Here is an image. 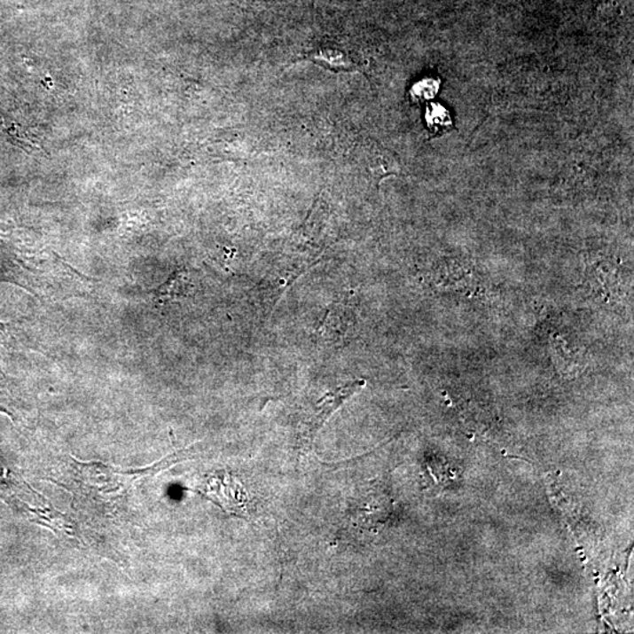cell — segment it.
I'll return each mask as SVG.
<instances>
[{
	"instance_id": "6da1fadb",
	"label": "cell",
	"mask_w": 634,
	"mask_h": 634,
	"mask_svg": "<svg viewBox=\"0 0 634 634\" xmlns=\"http://www.w3.org/2000/svg\"><path fill=\"white\" fill-rule=\"evenodd\" d=\"M364 386L365 380H354V382L339 387L338 389L329 391L317 402L313 412L307 419L302 434H301V441H302L304 448L310 447L317 431L325 426L329 418Z\"/></svg>"
},
{
	"instance_id": "8992f818",
	"label": "cell",
	"mask_w": 634,
	"mask_h": 634,
	"mask_svg": "<svg viewBox=\"0 0 634 634\" xmlns=\"http://www.w3.org/2000/svg\"><path fill=\"white\" fill-rule=\"evenodd\" d=\"M441 81L434 78H424L416 82L411 90V99L412 103L423 104L437 96L440 90Z\"/></svg>"
},
{
	"instance_id": "3957f363",
	"label": "cell",
	"mask_w": 634,
	"mask_h": 634,
	"mask_svg": "<svg viewBox=\"0 0 634 634\" xmlns=\"http://www.w3.org/2000/svg\"><path fill=\"white\" fill-rule=\"evenodd\" d=\"M351 317H353V311L349 309V307L342 303L335 304L329 308L318 333L325 340H333V342L343 340L348 334L349 325H353Z\"/></svg>"
},
{
	"instance_id": "277c9868",
	"label": "cell",
	"mask_w": 634,
	"mask_h": 634,
	"mask_svg": "<svg viewBox=\"0 0 634 634\" xmlns=\"http://www.w3.org/2000/svg\"><path fill=\"white\" fill-rule=\"evenodd\" d=\"M427 129L433 136L443 134L452 127V119L447 108L441 104H429L426 112Z\"/></svg>"
},
{
	"instance_id": "5b68a950",
	"label": "cell",
	"mask_w": 634,
	"mask_h": 634,
	"mask_svg": "<svg viewBox=\"0 0 634 634\" xmlns=\"http://www.w3.org/2000/svg\"><path fill=\"white\" fill-rule=\"evenodd\" d=\"M315 64L320 65L324 68H327L333 72H350L353 70V65L348 59L347 54L340 51H318L311 57Z\"/></svg>"
},
{
	"instance_id": "7a4b0ae2",
	"label": "cell",
	"mask_w": 634,
	"mask_h": 634,
	"mask_svg": "<svg viewBox=\"0 0 634 634\" xmlns=\"http://www.w3.org/2000/svg\"><path fill=\"white\" fill-rule=\"evenodd\" d=\"M220 478L221 481H223V488H221L217 478H212V481H209L207 491L211 492V495L216 497L213 499L217 501V499L224 496L223 501L220 502V505L223 506L224 510L233 514L244 513L246 505H247L248 502V496L246 494L244 488H242L240 484H238L233 478L224 477V474Z\"/></svg>"
}]
</instances>
